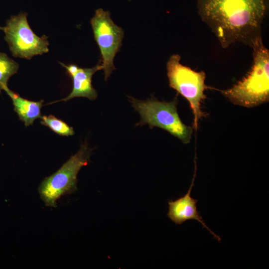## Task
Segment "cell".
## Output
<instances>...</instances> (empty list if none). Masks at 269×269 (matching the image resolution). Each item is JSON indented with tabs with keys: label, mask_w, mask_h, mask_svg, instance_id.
<instances>
[{
	"label": "cell",
	"mask_w": 269,
	"mask_h": 269,
	"mask_svg": "<svg viewBox=\"0 0 269 269\" xmlns=\"http://www.w3.org/2000/svg\"><path fill=\"white\" fill-rule=\"evenodd\" d=\"M40 119L41 120V124L48 127L59 135L71 136L74 134V131L72 127H70L65 122L53 115L42 116Z\"/></svg>",
	"instance_id": "obj_12"
},
{
	"label": "cell",
	"mask_w": 269,
	"mask_h": 269,
	"mask_svg": "<svg viewBox=\"0 0 269 269\" xmlns=\"http://www.w3.org/2000/svg\"><path fill=\"white\" fill-rule=\"evenodd\" d=\"M179 54H173L167 62V77L170 87L186 99L194 116V127L205 114L201 110V103L206 99L204 91L206 74L203 71L196 72L181 64Z\"/></svg>",
	"instance_id": "obj_5"
},
{
	"label": "cell",
	"mask_w": 269,
	"mask_h": 269,
	"mask_svg": "<svg viewBox=\"0 0 269 269\" xmlns=\"http://www.w3.org/2000/svg\"><path fill=\"white\" fill-rule=\"evenodd\" d=\"M103 69L99 62L92 68H79L72 76L73 88L71 93L65 98L54 102L67 101L76 97H86L90 100H95L98 94L92 85L93 75L98 70Z\"/></svg>",
	"instance_id": "obj_9"
},
{
	"label": "cell",
	"mask_w": 269,
	"mask_h": 269,
	"mask_svg": "<svg viewBox=\"0 0 269 269\" xmlns=\"http://www.w3.org/2000/svg\"><path fill=\"white\" fill-rule=\"evenodd\" d=\"M94 38L100 48L102 59L105 79L107 80L116 69L113 62L120 50L124 38L123 29L116 25L108 11L99 8L91 19Z\"/></svg>",
	"instance_id": "obj_7"
},
{
	"label": "cell",
	"mask_w": 269,
	"mask_h": 269,
	"mask_svg": "<svg viewBox=\"0 0 269 269\" xmlns=\"http://www.w3.org/2000/svg\"><path fill=\"white\" fill-rule=\"evenodd\" d=\"M3 29H4V27H1V26H0V30H3Z\"/></svg>",
	"instance_id": "obj_14"
},
{
	"label": "cell",
	"mask_w": 269,
	"mask_h": 269,
	"mask_svg": "<svg viewBox=\"0 0 269 269\" xmlns=\"http://www.w3.org/2000/svg\"><path fill=\"white\" fill-rule=\"evenodd\" d=\"M3 31L9 50L14 57L30 59L49 51L47 37H39L32 31L25 13L12 16L7 20Z\"/></svg>",
	"instance_id": "obj_6"
},
{
	"label": "cell",
	"mask_w": 269,
	"mask_h": 269,
	"mask_svg": "<svg viewBox=\"0 0 269 269\" xmlns=\"http://www.w3.org/2000/svg\"><path fill=\"white\" fill-rule=\"evenodd\" d=\"M199 14L221 45L236 42L252 46L261 36L269 0H197Z\"/></svg>",
	"instance_id": "obj_1"
},
{
	"label": "cell",
	"mask_w": 269,
	"mask_h": 269,
	"mask_svg": "<svg viewBox=\"0 0 269 269\" xmlns=\"http://www.w3.org/2000/svg\"><path fill=\"white\" fill-rule=\"evenodd\" d=\"M91 152L86 142L82 143L79 150L58 170L42 180L38 190L46 206L56 207V202L60 197L77 191L78 173L89 162Z\"/></svg>",
	"instance_id": "obj_4"
},
{
	"label": "cell",
	"mask_w": 269,
	"mask_h": 269,
	"mask_svg": "<svg viewBox=\"0 0 269 269\" xmlns=\"http://www.w3.org/2000/svg\"><path fill=\"white\" fill-rule=\"evenodd\" d=\"M2 90L4 91L11 98L14 111L17 113L19 119L28 127L33 124L34 121L41 118V108L42 107L43 100L35 102L29 101L20 97L18 94L10 90L7 85L4 86Z\"/></svg>",
	"instance_id": "obj_10"
},
{
	"label": "cell",
	"mask_w": 269,
	"mask_h": 269,
	"mask_svg": "<svg viewBox=\"0 0 269 269\" xmlns=\"http://www.w3.org/2000/svg\"><path fill=\"white\" fill-rule=\"evenodd\" d=\"M18 67L16 61L0 52V91L7 85L8 79L17 72Z\"/></svg>",
	"instance_id": "obj_11"
},
{
	"label": "cell",
	"mask_w": 269,
	"mask_h": 269,
	"mask_svg": "<svg viewBox=\"0 0 269 269\" xmlns=\"http://www.w3.org/2000/svg\"><path fill=\"white\" fill-rule=\"evenodd\" d=\"M129 101L134 110L138 112L141 119L136 126L148 125L161 128L178 137L184 143L190 142L192 128L187 126L180 120L177 111V99L169 102H161L152 95L146 100H138L129 97Z\"/></svg>",
	"instance_id": "obj_3"
},
{
	"label": "cell",
	"mask_w": 269,
	"mask_h": 269,
	"mask_svg": "<svg viewBox=\"0 0 269 269\" xmlns=\"http://www.w3.org/2000/svg\"><path fill=\"white\" fill-rule=\"evenodd\" d=\"M251 47L254 58L251 70L232 87L221 91L233 104L248 108L258 106L269 100V51L261 36Z\"/></svg>",
	"instance_id": "obj_2"
},
{
	"label": "cell",
	"mask_w": 269,
	"mask_h": 269,
	"mask_svg": "<svg viewBox=\"0 0 269 269\" xmlns=\"http://www.w3.org/2000/svg\"><path fill=\"white\" fill-rule=\"evenodd\" d=\"M60 64L66 69L68 73L71 77H72L77 72L79 68V67L75 64L67 65L62 63H60Z\"/></svg>",
	"instance_id": "obj_13"
},
{
	"label": "cell",
	"mask_w": 269,
	"mask_h": 269,
	"mask_svg": "<svg viewBox=\"0 0 269 269\" xmlns=\"http://www.w3.org/2000/svg\"><path fill=\"white\" fill-rule=\"evenodd\" d=\"M195 177V175L188 191L183 196L174 201L168 200V212L167 216L176 225H181L188 220H196L202 225L203 228L206 229L215 239L220 242L221 237L208 227L200 216L197 208L198 200L191 196Z\"/></svg>",
	"instance_id": "obj_8"
}]
</instances>
